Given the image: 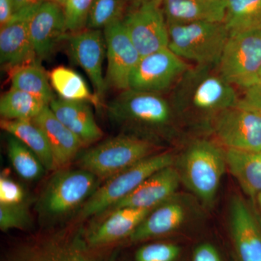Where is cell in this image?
I'll return each instance as SVG.
<instances>
[{
  "instance_id": "3957f363",
  "label": "cell",
  "mask_w": 261,
  "mask_h": 261,
  "mask_svg": "<svg viewBox=\"0 0 261 261\" xmlns=\"http://www.w3.org/2000/svg\"><path fill=\"white\" fill-rule=\"evenodd\" d=\"M155 141L140 136L120 135L103 141L81 154L80 168L98 179H108L150 156L159 153Z\"/></svg>"
},
{
  "instance_id": "1f68e13d",
  "label": "cell",
  "mask_w": 261,
  "mask_h": 261,
  "mask_svg": "<svg viewBox=\"0 0 261 261\" xmlns=\"http://www.w3.org/2000/svg\"><path fill=\"white\" fill-rule=\"evenodd\" d=\"M32 225L27 202L18 205H0V229H28Z\"/></svg>"
},
{
  "instance_id": "cb8c5ba5",
  "label": "cell",
  "mask_w": 261,
  "mask_h": 261,
  "mask_svg": "<svg viewBox=\"0 0 261 261\" xmlns=\"http://www.w3.org/2000/svg\"><path fill=\"white\" fill-rule=\"evenodd\" d=\"M227 168L244 192L255 199L261 193V152L226 149Z\"/></svg>"
},
{
  "instance_id": "9a60e30c",
  "label": "cell",
  "mask_w": 261,
  "mask_h": 261,
  "mask_svg": "<svg viewBox=\"0 0 261 261\" xmlns=\"http://www.w3.org/2000/svg\"><path fill=\"white\" fill-rule=\"evenodd\" d=\"M230 233L236 261H261V226L242 197L230 202Z\"/></svg>"
},
{
  "instance_id": "4dcf8cb0",
  "label": "cell",
  "mask_w": 261,
  "mask_h": 261,
  "mask_svg": "<svg viewBox=\"0 0 261 261\" xmlns=\"http://www.w3.org/2000/svg\"><path fill=\"white\" fill-rule=\"evenodd\" d=\"M126 11V0H94L89 12L87 29H104L122 20Z\"/></svg>"
},
{
  "instance_id": "8fae6325",
  "label": "cell",
  "mask_w": 261,
  "mask_h": 261,
  "mask_svg": "<svg viewBox=\"0 0 261 261\" xmlns=\"http://www.w3.org/2000/svg\"><path fill=\"white\" fill-rule=\"evenodd\" d=\"M87 247L80 239L58 233L19 244L2 261H113L89 256Z\"/></svg>"
},
{
  "instance_id": "7402d4cb",
  "label": "cell",
  "mask_w": 261,
  "mask_h": 261,
  "mask_svg": "<svg viewBox=\"0 0 261 261\" xmlns=\"http://www.w3.org/2000/svg\"><path fill=\"white\" fill-rule=\"evenodd\" d=\"M89 104L84 101L56 98L49 106L55 116L82 141L84 146L95 143L103 137L102 130L96 122Z\"/></svg>"
},
{
  "instance_id": "e575fe53",
  "label": "cell",
  "mask_w": 261,
  "mask_h": 261,
  "mask_svg": "<svg viewBox=\"0 0 261 261\" xmlns=\"http://www.w3.org/2000/svg\"><path fill=\"white\" fill-rule=\"evenodd\" d=\"M27 202V194L23 187L8 176L0 177V205H13Z\"/></svg>"
},
{
  "instance_id": "277c9868",
  "label": "cell",
  "mask_w": 261,
  "mask_h": 261,
  "mask_svg": "<svg viewBox=\"0 0 261 261\" xmlns=\"http://www.w3.org/2000/svg\"><path fill=\"white\" fill-rule=\"evenodd\" d=\"M168 48L196 66L218 67L229 37L224 23H168Z\"/></svg>"
},
{
  "instance_id": "44dd1931",
  "label": "cell",
  "mask_w": 261,
  "mask_h": 261,
  "mask_svg": "<svg viewBox=\"0 0 261 261\" xmlns=\"http://www.w3.org/2000/svg\"><path fill=\"white\" fill-rule=\"evenodd\" d=\"M188 216L186 202L173 196L151 211L128 239L138 243L169 234L183 226Z\"/></svg>"
},
{
  "instance_id": "f546056e",
  "label": "cell",
  "mask_w": 261,
  "mask_h": 261,
  "mask_svg": "<svg viewBox=\"0 0 261 261\" xmlns=\"http://www.w3.org/2000/svg\"><path fill=\"white\" fill-rule=\"evenodd\" d=\"M8 159L15 172L27 181L42 177L45 171L44 165L37 155L20 140L10 135L7 142Z\"/></svg>"
},
{
  "instance_id": "4fadbf2b",
  "label": "cell",
  "mask_w": 261,
  "mask_h": 261,
  "mask_svg": "<svg viewBox=\"0 0 261 261\" xmlns=\"http://www.w3.org/2000/svg\"><path fill=\"white\" fill-rule=\"evenodd\" d=\"M122 20L141 57L168 47V22L161 6L145 5L127 10Z\"/></svg>"
},
{
  "instance_id": "8d00e7d4",
  "label": "cell",
  "mask_w": 261,
  "mask_h": 261,
  "mask_svg": "<svg viewBox=\"0 0 261 261\" xmlns=\"http://www.w3.org/2000/svg\"><path fill=\"white\" fill-rule=\"evenodd\" d=\"M192 261H222L219 250L212 244L205 243L196 247Z\"/></svg>"
},
{
  "instance_id": "d6a6232c",
  "label": "cell",
  "mask_w": 261,
  "mask_h": 261,
  "mask_svg": "<svg viewBox=\"0 0 261 261\" xmlns=\"http://www.w3.org/2000/svg\"><path fill=\"white\" fill-rule=\"evenodd\" d=\"M181 252V247L177 244L149 243L136 251L135 261H176Z\"/></svg>"
},
{
  "instance_id": "2e32d148",
  "label": "cell",
  "mask_w": 261,
  "mask_h": 261,
  "mask_svg": "<svg viewBox=\"0 0 261 261\" xmlns=\"http://www.w3.org/2000/svg\"><path fill=\"white\" fill-rule=\"evenodd\" d=\"M29 27L38 59L49 58L57 44L68 34L64 8L47 0L33 12Z\"/></svg>"
},
{
  "instance_id": "ab89813d",
  "label": "cell",
  "mask_w": 261,
  "mask_h": 261,
  "mask_svg": "<svg viewBox=\"0 0 261 261\" xmlns=\"http://www.w3.org/2000/svg\"><path fill=\"white\" fill-rule=\"evenodd\" d=\"M163 0H126L127 10L140 8L145 5L162 6Z\"/></svg>"
},
{
  "instance_id": "6da1fadb",
  "label": "cell",
  "mask_w": 261,
  "mask_h": 261,
  "mask_svg": "<svg viewBox=\"0 0 261 261\" xmlns=\"http://www.w3.org/2000/svg\"><path fill=\"white\" fill-rule=\"evenodd\" d=\"M171 102L178 120L211 123L216 115L238 105L234 87L217 67H191L173 86Z\"/></svg>"
},
{
  "instance_id": "b9f144b4",
  "label": "cell",
  "mask_w": 261,
  "mask_h": 261,
  "mask_svg": "<svg viewBox=\"0 0 261 261\" xmlns=\"http://www.w3.org/2000/svg\"><path fill=\"white\" fill-rule=\"evenodd\" d=\"M53 1L56 2V3H58V4H60L62 5V6L64 7L66 0H53Z\"/></svg>"
},
{
  "instance_id": "ffe728a7",
  "label": "cell",
  "mask_w": 261,
  "mask_h": 261,
  "mask_svg": "<svg viewBox=\"0 0 261 261\" xmlns=\"http://www.w3.org/2000/svg\"><path fill=\"white\" fill-rule=\"evenodd\" d=\"M152 210L124 207L111 211L107 219L87 234L86 245L97 248L129 238Z\"/></svg>"
},
{
  "instance_id": "f1b7e54d",
  "label": "cell",
  "mask_w": 261,
  "mask_h": 261,
  "mask_svg": "<svg viewBox=\"0 0 261 261\" xmlns=\"http://www.w3.org/2000/svg\"><path fill=\"white\" fill-rule=\"evenodd\" d=\"M47 105L23 91L11 87L0 99V115L10 121H32Z\"/></svg>"
},
{
  "instance_id": "d4e9b609",
  "label": "cell",
  "mask_w": 261,
  "mask_h": 261,
  "mask_svg": "<svg viewBox=\"0 0 261 261\" xmlns=\"http://www.w3.org/2000/svg\"><path fill=\"white\" fill-rule=\"evenodd\" d=\"M3 130L20 140L37 155L47 171H56L50 147L43 130L33 121L29 120L2 119Z\"/></svg>"
},
{
  "instance_id": "74e56055",
  "label": "cell",
  "mask_w": 261,
  "mask_h": 261,
  "mask_svg": "<svg viewBox=\"0 0 261 261\" xmlns=\"http://www.w3.org/2000/svg\"><path fill=\"white\" fill-rule=\"evenodd\" d=\"M14 15L13 0H0V24L5 25Z\"/></svg>"
},
{
  "instance_id": "4316f807",
  "label": "cell",
  "mask_w": 261,
  "mask_h": 261,
  "mask_svg": "<svg viewBox=\"0 0 261 261\" xmlns=\"http://www.w3.org/2000/svg\"><path fill=\"white\" fill-rule=\"evenodd\" d=\"M51 87L61 99L70 101H84L99 108L102 104L99 98L89 90L88 85L75 70L60 65L49 73Z\"/></svg>"
},
{
  "instance_id": "d590c367",
  "label": "cell",
  "mask_w": 261,
  "mask_h": 261,
  "mask_svg": "<svg viewBox=\"0 0 261 261\" xmlns=\"http://www.w3.org/2000/svg\"><path fill=\"white\" fill-rule=\"evenodd\" d=\"M238 106L261 115V80L244 89Z\"/></svg>"
},
{
  "instance_id": "5bb4252c",
  "label": "cell",
  "mask_w": 261,
  "mask_h": 261,
  "mask_svg": "<svg viewBox=\"0 0 261 261\" xmlns=\"http://www.w3.org/2000/svg\"><path fill=\"white\" fill-rule=\"evenodd\" d=\"M65 39H68L72 58L88 75L94 93L102 102L108 88L102 72L106 51L104 34L98 29H85L68 33Z\"/></svg>"
},
{
  "instance_id": "e0dca14e",
  "label": "cell",
  "mask_w": 261,
  "mask_h": 261,
  "mask_svg": "<svg viewBox=\"0 0 261 261\" xmlns=\"http://www.w3.org/2000/svg\"><path fill=\"white\" fill-rule=\"evenodd\" d=\"M35 10L15 13L8 23L1 27L0 61L9 70L37 61L29 27V18Z\"/></svg>"
},
{
  "instance_id": "52a82bcc",
  "label": "cell",
  "mask_w": 261,
  "mask_h": 261,
  "mask_svg": "<svg viewBox=\"0 0 261 261\" xmlns=\"http://www.w3.org/2000/svg\"><path fill=\"white\" fill-rule=\"evenodd\" d=\"M97 176L87 170H58L51 176L37 202L43 218L56 219L83 205L97 188Z\"/></svg>"
},
{
  "instance_id": "83f0119b",
  "label": "cell",
  "mask_w": 261,
  "mask_h": 261,
  "mask_svg": "<svg viewBox=\"0 0 261 261\" xmlns=\"http://www.w3.org/2000/svg\"><path fill=\"white\" fill-rule=\"evenodd\" d=\"M224 23L229 34L261 29V0H226Z\"/></svg>"
},
{
  "instance_id": "8992f818",
  "label": "cell",
  "mask_w": 261,
  "mask_h": 261,
  "mask_svg": "<svg viewBox=\"0 0 261 261\" xmlns=\"http://www.w3.org/2000/svg\"><path fill=\"white\" fill-rule=\"evenodd\" d=\"M226 168L225 151L210 141L198 140L187 147L177 169L185 186L202 202L211 204L216 198Z\"/></svg>"
},
{
  "instance_id": "836d02e7",
  "label": "cell",
  "mask_w": 261,
  "mask_h": 261,
  "mask_svg": "<svg viewBox=\"0 0 261 261\" xmlns=\"http://www.w3.org/2000/svg\"><path fill=\"white\" fill-rule=\"evenodd\" d=\"M94 0H66L64 5L68 33L80 32L87 28L89 12Z\"/></svg>"
},
{
  "instance_id": "f35d334b",
  "label": "cell",
  "mask_w": 261,
  "mask_h": 261,
  "mask_svg": "<svg viewBox=\"0 0 261 261\" xmlns=\"http://www.w3.org/2000/svg\"><path fill=\"white\" fill-rule=\"evenodd\" d=\"M47 0H13L14 14L23 10H34Z\"/></svg>"
},
{
  "instance_id": "484cf974",
  "label": "cell",
  "mask_w": 261,
  "mask_h": 261,
  "mask_svg": "<svg viewBox=\"0 0 261 261\" xmlns=\"http://www.w3.org/2000/svg\"><path fill=\"white\" fill-rule=\"evenodd\" d=\"M9 75L13 88L31 94L47 106L56 99L49 74L38 61L11 68Z\"/></svg>"
},
{
  "instance_id": "7c38bea8",
  "label": "cell",
  "mask_w": 261,
  "mask_h": 261,
  "mask_svg": "<svg viewBox=\"0 0 261 261\" xmlns=\"http://www.w3.org/2000/svg\"><path fill=\"white\" fill-rule=\"evenodd\" d=\"M103 30L108 58L107 87L121 92L126 90L129 89L130 75L142 57L128 36L123 20L115 22Z\"/></svg>"
},
{
  "instance_id": "d6986e66",
  "label": "cell",
  "mask_w": 261,
  "mask_h": 261,
  "mask_svg": "<svg viewBox=\"0 0 261 261\" xmlns=\"http://www.w3.org/2000/svg\"><path fill=\"white\" fill-rule=\"evenodd\" d=\"M32 121L47 137L56 171L68 167L84 147L82 141L55 116L49 106Z\"/></svg>"
},
{
  "instance_id": "7bdbcfd3",
  "label": "cell",
  "mask_w": 261,
  "mask_h": 261,
  "mask_svg": "<svg viewBox=\"0 0 261 261\" xmlns=\"http://www.w3.org/2000/svg\"><path fill=\"white\" fill-rule=\"evenodd\" d=\"M260 78H261V73H260Z\"/></svg>"
},
{
  "instance_id": "60d3db41",
  "label": "cell",
  "mask_w": 261,
  "mask_h": 261,
  "mask_svg": "<svg viewBox=\"0 0 261 261\" xmlns=\"http://www.w3.org/2000/svg\"><path fill=\"white\" fill-rule=\"evenodd\" d=\"M255 202H256L257 207H258L259 212L261 215V193L259 194L255 198Z\"/></svg>"
},
{
  "instance_id": "7a4b0ae2",
  "label": "cell",
  "mask_w": 261,
  "mask_h": 261,
  "mask_svg": "<svg viewBox=\"0 0 261 261\" xmlns=\"http://www.w3.org/2000/svg\"><path fill=\"white\" fill-rule=\"evenodd\" d=\"M108 116L140 136L156 138L173 135L178 118L170 101L161 94L128 89L108 103Z\"/></svg>"
},
{
  "instance_id": "5b68a950",
  "label": "cell",
  "mask_w": 261,
  "mask_h": 261,
  "mask_svg": "<svg viewBox=\"0 0 261 261\" xmlns=\"http://www.w3.org/2000/svg\"><path fill=\"white\" fill-rule=\"evenodd\" d=\"M171 152H159L108 178L81 206L77 214L79 221L102 214L135 191L154 173L174 165Z\"/></svg>"
},
{
  "instance_id": "603a6c76",
  "label": "cell",
  "mask_w": 261,
  "mask_h": 261,
  "mask_svg": "<svg viewBox=\"0 0 261 261\" xmlns=\"http://www.w3.org/2000/svg\"><path fill=\"white\" fill-rule=\"evenodd\" d=\"M161 8L168 23H224L226 0H163Z\"/></svg>"
},
{
  "instance_id": "30bf717a",
  "label": "cell",
  "mask_w": 261,
  "mask_h": 261,
  "mask_svg": "<svg viewBox=\"0 0 261 261\" xmlns=\"http://www.w3.org/2000/svg\"><path fill=\"white\" fill-rule=\"evenodd\" d=\"M168 47L142 57L130 75L129 89L161 94L191 68Z\"/></svg>"
},
{
  "instance_id": "ba28073f",
  "label": "cell",
  "mask_w": 261,
  "mask_h": 261,
  "mask_svg": "<svg viewBox=\"0 0 261 261\" xmlns=\"http://www.w3.org/2000/svg\"><path fill=\"white\" fill-rule=\"evenodd\" d=\"M217 68L233 87L244 89L260 80L261 29L230 34Z\"/></svg>"
},
{
  "instance_id": "ac0fdd59",
  "label": "cell",
  "mask_w": 261,
  "mask_h": 261,
  "mask_svg": "<svg viewBox=\"0 0 261 261\" xmlns=\"http://www.w3.org/2000/svg\"><path fill=\"white\" fill-rule=\"evenodd\" d=\"M181 182L177 168L172 165L163 168L113 206L111 211L124 207L155 208L175 196Z\"/></svg>"
},
{
  "instance_id": "9c48e42d",
  "label": "cell",
  "mask_w": 261,
  "mask_h": 261,
  "mask_svg": "<svg viewBox=\"0 0 261 261\" xmlns=\"http://www.w3.org/2000/svg\"><path fill=\"white\" fill-rule=\"evenodd\" d=\"M226 149L261 152V115L238 105L221 111L211 123Z\"/></svg>"
}]
</instances>
